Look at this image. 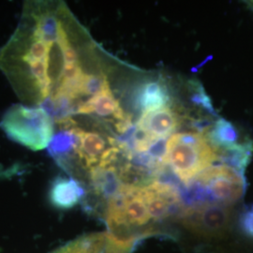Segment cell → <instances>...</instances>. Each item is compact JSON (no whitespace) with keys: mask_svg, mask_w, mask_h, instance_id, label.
Listing matches in <instances>:
<instances>
[{"mask_svg":"<svg viewBox=\"0 0 253 253\" xmlns=\"http://www.w3.org/2000/svg\"><path fill=\"white\" fill-rule=\"evenodd\" d=\"M86 190L74 177H56L51 185L49 199L54 208L71 209L85 198Z\"/></svg>","mask_w":253,"mask_h":253,"instance_id":"obj_10","label":"cell"},{"mask_svg":"<svg viewBox=\"0 0 253 253\" xmlns=\"http://www.w3.org/2000/svg\"><path fill=\"white\" fill-rule=\"evenodd\" d=\"M249 6H250V8L253 9V1H251V2H249Z\"/></svg>","mask_w":253,"mask_h":253,"instance_id":"obj_14","label":"cell"},{"mask_svg":"<svg viewBox=\"0 0 253 253\" xmlns=\"http://www.w3.org/2000/svg\"><path fill=\"white\" fill-rule=\"evenodd\" d=\"M76 126L61 127L54 134L48 145V153L60 167L69 172L72 166V161L77 156L79 145V137L76 132Z\"/></svg>","mask_w":253,"mask_h":253,"instance_id":"obj_9","label":"cell"},{"mask_svg":"<svg viewBox=\"0 0 253 253\" xmlns=\"http://www.w3.org/2000/svg\"><path fill=\"white\" fill-rule=\"evenodd\" d=\"M76 132L79 137L77 156L83 167L87 171L97 166L102 157L113 145L105 137L97 131H87L76 126Z\"/></svg>","mask_w":253,"mask_h":253,"instance_id":"obj_7","label":"cell"},{"mask_svg":"<svg viewBox=\"0 0 253 253\" xmlns=\"http://www.w3.org/2000/svg\"><path fill=\"white\" fill-rule=\"evenodd\" d=\"M241 228L249 236L253 237V207L245 211L240 219Z\"/></svg>","mask_w":253,"mask_h":253,"instance_id":"obj_13","label":"cell"},{"mask_svg":"<svg viewBox=\"0 0 253 253\" xmlns=\"http://www.w3.org/2000/svg\"><path fill=\"white\" fill-rule=\"evenodd\" d=\"M234 214V207L205 205L183 208L177 219L191 233L213 237L226 233L232 224Z\"/></svg>","mask_w":253,"mask_h":253,"instance_id":"obj_3","label":"cell"},{"mask_svg":"<svg viewBox=\"0 0 253 253\" xmlns=\"http://www.w3.org/2000/svg\"><path fill=\"white\" fill-rule=\"evenodd\" d=\"M133 100L136 109L141 112V115L172 106L171 92L163 79L143 83L136 89Z\"/></svg>","mask_w":253,"mask_h":253,"instance_id":"obj_5","label":"cell"},{"mask_svg":"<svg viewBox=\"0 0 253 253\" xmlns=\"http://www.w3.org/2000/svg\"><path fill=\"white\" fill-rule=\"evenodd\" d=\"M167 164L184 186L200 172L218 164V149L210 145L205 134L176 132L167 142Z\"/></svg>","mask_w":253,"mask_h":253,"instance_id":"obj_1","label":"cell"},{"mask_svg":"<svg viewBox=\"0 0 253 253\" xmlns=\"http://www.w3.org/2000/svg\"><path fill=\"white\" fill-rule=\"evenodd\" d=\"M206 136L210 145L216 148H232L249 140H242L236 126L222 118H217Z\"/></svg>","mask_w":253,"mask_h":253,"instance_id":"obj_11","label":"cell"},{"mask_svg":"<svg viewBox=\"0 0 253 253\" xmlns=\"http://www.w3.org/2000/svg\"><path fill=\"white\" fill-rule=\"evenodd\" d=\"M54 120L40 106L13 104L0 121L9 140L31 150L48 147L54 136Z\"/></svg>","mask_w":253,"mask_h":253,"instance_id":"obj_2","label":"cell"},{"mask_svg":"<svg viewBox=\"0 0 253 253\" xmlns=\"http://www.w3.org/2000/svg\"><path fill=\"white\" fill-rule=\"evenodd\" d=\"M77 115H95L99 118H112L116 122L123 121L129 117L113 94L111 86L100 94L83 101L78 107Z\"/></svg>","mask_w":253,"mask_h":253,"instance_id":"obj_8","label":"cell"},{"mask_svg":"<svg viewBox=\"0 0 253 253\" xmlns=\"http://www.w3.org/2000/svg\"><path fill=\"white\" fill-rule=\"evenodd\" d=\"M180 124V115L172 106L143 114L136 123L156 139L170 138Z\"/></svg>","mask_w":253,"mask_h":253,"instance_id":"obj_6","label":"cell"},{"mask_svg":"<svg viewBox=\"0 0 253 253\" xmlns=\"http://www.w3.org/2000/svg\"><path fill=\"white\" fill-rule=\"evenodd\" d=\"M189 89L190 92V102L194 106L205 110L212 116H217L214 106L212 104V100L200 82L196 80L189 81Z\"/></svg>","mask_w":253,"mask_h":253,"instance_id":"obj_12","label":"cell"},{"mask_svg":"<svg viewBox=\"0 0 253 253\" xmlns=\"http://www.w3.org/2000/svg\"><path fill=\"white\" fill-rule=\"evenodd\" d=\"M132 247L121 244L108 233L84 235L52 253H130Z\"/></svg>","mask_w":253,"mask_h":253,"instance_id":"obj_4","label":"cell"}]
</instances>
